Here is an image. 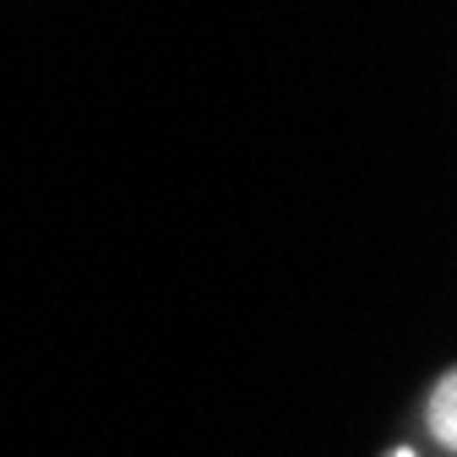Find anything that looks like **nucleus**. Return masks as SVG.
Returning a JSON list of instances; mask_svg holds the SVG:
<instances>
[{"mask_svg":"<svg viewBox=\"0 0 457 457\" xmlns=\"http://www.w3.org/2000/svg\"><path fill=\"white\" fill-rule=\"evenodd\" d=\"M425 420H430V436L452 452V446H457V376H452V370L436 376V386H430V397H425Z\"/></svg>","mask_w":457,"mask_h":457,"instance_id":"f257e3e1","label":"nucleus"},{"mask_svg":"<svg viewBox=\"0 0 457 457\" xmlns=\"http://www.w3.org/2000/svg\"><path fill=\"white\" fill-rule=\"evenodd\" d=\"M392 457H420V452H409V446H397V452H392Z\"/></svg>","mask_w":457,"mask_h":457,"instance_id":"f03ea898","label":"nucleus"}]
</instances>
